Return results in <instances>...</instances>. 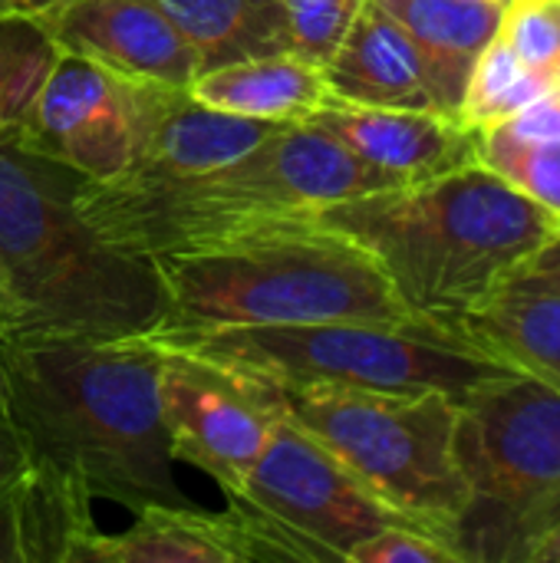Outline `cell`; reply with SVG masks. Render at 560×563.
<instances>
[{
	"label": "cell",
	"instance_id": "cell-1",
	"mask_svg": "<svg viewBox=\"0 0 560 563\" xmlns=\"http://www.w3.org/2000/svg\"><path fill=\"white\" fill-rule=\"evenodd\" d=\"M162 350L145 336L0 333V416L26 459L79 482L92 501L139 515L191 508L158 406Z\"/></svg>",
	"mask_w": 560,
	"mask_h": 563
},
{
	"label": "cell",
	"instance_id": "cell-2",
	"mask_svg": "<svg viewBox=\"0 0 560 563\" xmlns=\"http://www.w3.org/2000/svg\"><path fill=\"white\" fill-rule=\"evenodd\" d=\"M376 257L396 294L455 333L558 224L485 165L396 185L314 211Z\"/></svg>",
	"mask_w": 560,
	"mask_h": 563
},
{
	"label": "cell",
	"instance_id": "cell-3",
	"mask_svg": "<svg viewBox=\"0 0 560 563\" xmlns=\"http://www.w3.org/2000/svg\"><path fill=\"white\" fill-rule=\"evenodd\" d=\"M396 185V175L366 165L307 119L274 129L205 175L158 185L79 178L76 208L99 241L152 261Z\"/></svg>",
	"mask_w": 560,
	"mask_h": 563
},
{
	"label": "cell",
	"instance_id": "cell-4",
	"mask_svg": "<svg viewBox=\"0 0 560 563\" xmlns=\"http://www.w3.org/2000/svg\"><path fill=\"white\" fill-rule=\"evenodd\" d=\"M79 175L0 135V333L132 336L165 313L149 257L92 234Z\"/></svg>",
	"mask_w": 560,
	"mask_h": 563
},
{
	"label": "cell",
	"instance_id": "cell-5",
	"mask_svg": "<svg viewBox=\"0 0 560 563\" xmlns=\"http://www.w3.org/2000/svg\"><path fill=\"white\" fill-rule=\"evenodd\" d=\"M152 264L165 294V313L155 323L162 330L343 320L439 327L396 294L370 251L314 214L158 254Z\"/></svg>",
	"mask_w": 560,
	"mask_h": 563
},
{
	"label": "cell",
	"instance_id": "cell-6",
	"mask_svg": "<svg viewBox=\"0 0 560 563\" xmlns=\"http://www.w3.org/2000/svg\"><path fill=\"white\" fill-rule=\"evenodd\" d=\"M165 350H185L264 376L277 386H356L380 393H442L455 402L515 369L442 327L300 323L149 330Z\"/></svg>",
	"mask_w": 560,
	"mask_h": 563
},
{
	"label": "cell",
	"instance_id": "cell-7",
	"mask_svg": "<svg viewBox=\"0 0 560 563\" xmlns=\"http://www.w3.org/2000/svg\"><path fill=\"white\" fill-rule=\"evenodd\" d=\"M281 393L284 412L366 488L459 548L469 488L452 452L455 399L356 386H281Z\"/></svg>",
	"mask_w": 560,
	"mask_h": 563
},
{
	"label": "cell",
	"instance_id": "cell-8",
	"mask_svg": "<svg viewBox=\"0 0 560 563\" xmlns=\"http://www.w3.org/2000/svg\"><path fill=\"white\" fill-rule=\"evenodd\" d=\"M452 452L469 488L465 563H508L521 518L560 485V386L508 369L455 402Z\"/></svg>",
	"mask_w": 560,
	"mask_h": 563
},
{
	"label": "cell",
	"instance_id": "cell-9",
	"mask_svg": "<svg viewBox=\"0 0 560 563\" xmlns=\"http://www.w3.org/2000/svg\"><path fill=\"white\" fill-rule=\"evenodd\" d=\"M228 505L261 528L271 561L350 563V554L373 534L413 525L287 412Z\"/></svg>",
	"mask_w": 560,
	"mask_h": 563
},
{
	"label": "cell",
	"instance_id": "cell-10",
	"mask_svg": "<svg viewBox=\"0 0 560 563\" xmlns=\"http://www.w3.org/2000/svg\"><path fill=\"white\" fill-rule=\"evenodd\" d=\"M158 350V406L172 459L195 465L234 498L284 416L281 386L185 350Z\"/></svg>",
	"mask_w": 560,
	"mask_h": 563
},
{
	"label": "cell",
	"instance_id": "cell-11",
	"mask_svg": "<svg viewBox=\"0 0 560 563\" xmlns=\"http://www.w3.org/2000/svg\"><path fill=\"white\" fill-rule=\"evenodd\" d=\"M13 142L86 181H116L139 142L135 82L63 53Z\"/></svg>",
	"mask_w": 560,
	"mask_h": 563
},
{
	"label": "cell",
	"instance_id": "cell-12",
	"mask_svg": "<svg viewBox=\"0 0 560 563\" xmlns=\"http://www.w3.org/2000/svg\"><path fill=\"white\" fill-rule=\"evenodd\" d=\"M33 20L63 53L129 82L188 89L201 73L198 53L155 0H56Z\"/></svg>",
	"mask_w": 560,
	"mask_h": 563
},
{
	"label": "cell",
	"instance_id": "cell-13",
	"mask_svg": "<svg viewBox=\"0 0 560 563\" xmlns=\"http://www.w3.org/2000/svg\"><path fill=\"white\" fill-rule=\"evenodd\" d=\"M135 155L125 175L116 178L129 185H158L215 172L254 148L274 129H281L274 122L224 115L218 109L201 106L188 89L155 82H135Z\"/></svg>",
	"mask_w": 560,
	"mask_h": 563
},
{
	"label": "cell",
	"instance_id": "cell-14",
	"mask_svg": "<svg viewBox=\"0 0 560 563\" xmlns=\"http://www.w3.org/2000/svg\"><path fill=\"white\" fill-rule=\"evenodd\" d=\"M310 122L406 185L479 162V129L432 109H383L327 96Z\"/></svg>",
	"mask_w": 560,
	"mask_h": 563
},
{
	"label": "cell",
	"instance_id": "cell-15",
	"mask_svg": "<svg viewBox=\"0 0 560 563\" xmlns=\"http://www.w3.org/2000/svg\"><path fill=\"white\" fill-rule=\"evenodd\" d=\"M96 534L92 495L50 465L26 459L0 488V563H83Z\"/></svg>",
	"mask_w": 560,
	"mask_h": 563
},
{
	"label": "cell",
	"instance_id": "cell-16",
	"mask_svg": "<svg viewBox=\"0 0 560 563\" xmlns=\"http://www.w3.org/2000/svg\"><path fill=\"white\" fill-rule=\"evenodd\" d=\"M83 563H267L254 521L228 505L224 515L145 508L122 534H96Z\"/></svg>",
	"mask_w": 560,
	"mask_h": 563
},
{
	"label": "cell",
	"instance_id": "cell-17",
	"mask_svg": "<svg viewBox=\"0 0 560 563\" xmlns=\"http://www.w3.org/2000/svg\"><path fill=\"white\" fill-rule=\"evenodd\" d=\"M323 82L330 96L343 102L439 112L416 46L376 0L363 3L347 36L323 63Z\"/></svg>",
	"mask_w": 560,
	"mask_h": 563
},
{
	"label": "cell",
	"instance_id": "cell-18",
	"mask_svg": "<svg viewBox=\"0 0 560 563\" xmlns=\"http://www.w3.org/2000/svg\"><path fill=\"white\" fill-rule=\"evenodd\" d=\"M416 46L436 106L459 119L465 82L485 46L498 36L505 0H376Z\"/></svg>",
	"mask_w": 560,
	"mask_h": 563
},
{
	"label": "cell",
	"instance_id": "cell-19",
	"mask_svg": "<svg viewBox=\"0 0 560 563\" xmlns=\"http://www.w3.org/2000/svg\"><path fill=\"white\" fill-rule=\"evenodd\" d=\"M188 92L224 115L274 125L307 122L330 96L323 69L300 53H267L201 69Z\"/></svg>",
	"mask_w": 560,
	"mask_h": 563
},
{
	"label": "cell",
	"instance_id": "cell-20",
	"mask_svg": "<svg viewBox=\"0 0 560 563\" xmlns=\"http://www.w3.org/2000/svg\"><path fill=\"white\" fill-rule=\"evenodd\" d=\"M455 333L488 356L560 386V294L498 290L455 323Z\"/></svg>",
	"mask_w": 560,
	"mask_h": 563
},
{
	"label": "cell",
	"instance_id": "cell-21",
	"mask_svg": "<svg viewBox=\"0 0 560 563\" xmlns=\"http://www.w3.org/2000/svg\"><path fill=\"white\" fill-rule=\"evenodd\" d=\"M198 53L201 69L287 53L290 33L281 0H155Z\"/></svg>",
	"mask_w": 560,
	"mask_h": 563
},
{
	"label": "cell",
	"instance_id": "cell-22",
	"mask_svg": "<svg viewBox=\"0 0 560 563\" xmlns=\"http://www.w3.org/2000/svg\"><path fill=\"white\" fill-rule=\"evenodd\" d=\"M63 49L33 16L0 20V135H20Z\"/></svg>",
	"mask_w": 560,
	"mask_h": 563
},
{
	"label": "cell",
	"instance_id": "cell-23",
	"mask_svg": "<svg viewBox=\"0 0 560 563\" xmlns=\"http://www.w3.org/2000/svg\"><path fill=\"white\" fill-rule=\"evenodd\" d=\"M479 165L538 205L560 231V139H528L498 122L479 129Z\"/></svg>",
	"mask_w": 560,
	"mask_h": 563
},
{
	"label": "cell",
	"instance_id": "cell-24",
	"mask_svg": "<svg viewBox=\"0 0 560 563\" xmlns=\"http://www.w3.org/2000/svg\"><path fill=\"white\" fill-rule=\"evenodd\" d=\"M554 92V86L528 69L502 36H495L479 63L472 66V76L465 82V96L459 106V119L472 129H488L498 125L521 109H528L535 99Z\"/></svg>",
	"mask_w": 560,
	"mask_h": 563
},
{
	"label": "cell",
	"instance_id": "cell-25",
	"mask_svg": "<svg viewBox=\"0 0 560 563\" xmlns=\"http://www.w3.org/2000/svg\"><path fill=\"white\" fill-rule=\"evenodd\" d=\"M498 36L528 69L554 86L560 66V0H508Z\"/></svg>",
	"mask_w": 560,
	"mask_h": 563
},
{
	"label": "cell",
	"instance_id": "cell-26",
	"mask_svg": "<svg viewBox=\"0 0 560 563\" xmlns=\"http://www.w3.org/2000/svg\"><path fill=\"white\" fill-rule=\"evenodd\" d=\"M366 0H281L290 46L323 69Z\"/></svg>",
	"mask_w": 560,
	"mask_h": 563
},
{
	"label": "cell",
	"instance_id": "cell-27",
	"mask_svg": "<svg viewBox=\"0 0 560 563\" xmlns=\"http://www.w3.org/2000/svg\"><path fill=\"white\" fill-rule=\"evenodd\" d=\"M350 563H465L459 548L416 525H393L363 541Z\"/></svg>",
	"mask_w": 560,
	"mask_h": 563
},
{
	"label": "cell",
	"instance_id": "cell-28",
	"mask_svg": "<svg viewBox=\"0 0 560 563\" xmlns=\"http://www.w3.org/2000/svg\"><path fill=\"white\" fill-rule=\"evenodd\" d=\"M502 290H535L560 294V231L551 234L512 277Z\"/></svg>",
	"mask_w": 560,
	"mask_h": 563
},
{
	"label": "cell",
	"instance_id": "cell-29",
	"mask_svg": "<svg viewBox=\"0 0 560 563\" xmlns=\"http://www.w3.org/2000/svg\"><path fill=\"white\" fill-rule=\"evenodd\" d=\"M554 528H560V485L548 495V498H541V501L521 518V525L515 528L508 563H521L525 551H528L538 538H545L548 531H554Z\"/></svg>",
	"mask_w": 560,
	"mask_h": 563
},
{
	"label": "cell",
	"instance_id": "cell-30",
	"mask_svg": "<svg viewBox=\"0 0 560 563\" xmlns=\"http://www.w3.org/2000/svg\"><path fill=\"white\" fill-rule=\"evenodd\" d=\"M26 465V449L20 442V435L13 432V426L0 416V488Z\"/></svg>",
	"mask_w": 560,
	"mask_h": 563
},
{
	"label": "cell",
	"instance_id": "cell-31",
	"mask_svg": "<svg viewBox=\"0 0 560 563\" xmlns=\"http://www.w3.org/2000/svg\"><path fill=\"white\" fill-rule=\"evenodd\" d=\"M521 563H560V528L548 531L545 538H538L528 551Z\"/></svg>",
	"mask_w": 560,
	"mask_h": 563
},
{
	"label": "cell",
	"instance_id": "cell-32",
	"mask_svg": "<svg viewBox=\"0 0 560 563\" xmlns=\"http://www.w3.org/2000/svg\"><path fill=\"white\" fill-rule=\"evenodd\" d=\"M56 0H0V20L3 16H40Z\"/></svg>",
	"mask_w": 560,
	"mask_h": 563
},
{
	"label": "cell",
	"instance_id": "cell-33",
	"mask_svg": "<svg viewBox=\"0 0 560 563\" xmlns=\"http://www.w3.org/2000/svg\"><path fill=\"white\" fill-rule=\"evenodd\" d=\"M505 3H508V0H505Z\"/></svg>",
	"mask_w": 560,
	"mask_h": 563
}]
</instances>
